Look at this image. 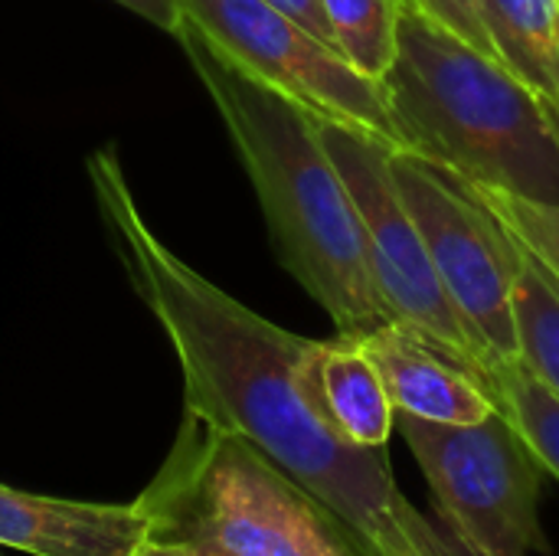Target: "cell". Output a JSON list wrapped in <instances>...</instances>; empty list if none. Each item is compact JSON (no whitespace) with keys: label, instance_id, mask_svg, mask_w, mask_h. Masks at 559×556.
Instances as JSON below:
<instances>
[{"label":"cell","instance_id":"obj_20","mask_svg":"<svg viewBox=\"0 0 559 556\" xmlns=\"http://www.w3.org/2000/svg\"><path fill=\"white\" fill-rule=\"evenodd\" d=\"M265 3H272V7H278V10H285L288 16H295L301 26H308L314 36H321L324 43H331L334 46V36H331V26H328V16H324V7H321V0H265ZM337 49V46H334Z\"/></svg>","mask_w":559,"mask_h":556},{"label":"cell","instance_id":"obj_17","mask_svg":"<svg viewBox=\"0 0 559 556\" xmlns=\"http://www.w3.org/2000/svg\"><path fill=\"white\" fill-rule=\"evenodd\" d=\"M393 518H396L406 551L413 556H491L485 554L439 505H432L429 511H419L409 498L400 495Z\"/></svg>","mask_w":559,"mask_h":556},{"label":"cell","instance_id":"obj_22","mask_svg":"<svg viewBox=\"0 0 559 556\" xmlns=\"http://www.w3.org/2000/svg\"><path fill=\"white\" fill-rule=\"evenodd\" d=\"M550 115H554V125H557L559 131V105H550Z\"/></svg>","mask_w":559,"mask_h":556},{"label":"cell","instance_id":"obj_1","mask_svg":"<svg viewBox=\"0 0 559 556\" xmlns=\"http://www.w3.org/2000/svg\"><path fill=\"white\" fill-rule=\"evenodd\" d=\"M88 180L138 295L177 354L183 413L249 442L380 551L396 541L390 456L341 439L318 413L308 387L314 341L255 315L167 249L141 216L115 147L88 157Z\"/></svg>","mask_w":559,"mask_h":556},{"label":"cell","instance_id":"obj_3","mask_svg":"<svg viewBox=\"0 0 559 556\" xmlns=\"http://www.w3.org/2000/svg\"><path fill=\"white\" fill-rule=\"evenodd\" d=\"M380 85L400 147L468 184L559 206V131L550 105L501 59L403 3L396 62Z\"/></svg>","mask_w":559,"mask_h":556},{"label":"cell","instance_id":"obj_8","mask_svg":"<svg viewBox=\"0 0 559 556\" xmlns=\"http://www.w3.org/2000/svg\"><path fill=\"white\" fill-rule=\"evenodd\" d=\"M183 20L213 39L233 62L331 118L400 147L383 85L357 72L331 43L265 0H180Z\"/></svg>","mask_w":559,"mask_h":556},{"label":"cell","instance_id":"obj_11","mask_svg":"<svg viewBox=\"0 0 559 556\" xmlns=\"http://www.w3.org/2000/svg\"><path fill=\"white\" fill-rule=\"evenodd\" d=\"M308 387L324 423L347 442L386 449L396 410L357 338L314 341L308 354Z\"/></svg>","mask_w":559,"mask_h":556},{"label":"cell","instance_id":"obj_13","mask_svg":"<svg viewBox=\"0 0 559 556\" xmlns=\"http://www.w3.org/2000/svg\"><path fill=\"white\" fill-rule=\"evenodd\" d=\"M514 321L518 360L559 397V279L524 242L514 282Z\"/></svg>","mask_w":559,"mask_h":556},{"label":"cell","instance_id":"obj_10","mask_svg":"<svg viewBox=\"0 0 559 556\" xmlns=\"http://www.w3.org/2000/svg\"><path fill=\"white\" fill-rule=\"evenodd\" d=\"M151 537L141 501L92 505L0 485V547L33 556H131Z\"/></svg>","mask_w":559,"mask_h":556},{"label":"cell","instance_id":"obj_5","mask_svg":"<svg viewBox=\"0 0 559 556\" xmlns=\"http://www.w3.org/2000/svg\"><path fill=\"white\" fill-rule=\"evenodd\" d=\"M390 174L445 292L478 338L488 364L495 367L498 360L518 357V236L468 180L416 151L393 147Z\"/></svg>","mask_w":559,"mask_h":556},{"label":"cell","instance_id":"obj_4","mask_svg":"<svg viewBox=\"0 0 559 556\" xmlns=\"http://www.w3.org/2000/svg\"><path fill=\"white\" fill-rule=\"evenodd\" d=\"M138 501L151 537L183 556H383L249 442L190 413Z\"/></svg>","mask_w":559,"mask_h":556},{"label":"cell","instance_id":"obj_16","mask_svg":"<svg viewBox=\"0 0 559 556\" xmlns=\"http://www.w3.org/2000/svg\"><path fill=\"white\" fill-rule=\"evenodd\" d=\"M472 187L501 216V223L559 279V206L534 203V200H524L495 187H478V184Z\"/></svg>","mask_w":559,"mask_h":556},{"label":"cell","instance_id":"obj_2","mask_svg":"<svg viewBox=\"0 0 559 556\" xmlns=\"http://www.w3.org/2000/svg\"><path fill=\"white\" fill-rule=\"evenodd\" d=\"M174 36L239 151L285 272L331 315L337 334L364 338L390 324L357 203L321 141L318 115L246 72L193 23L183 20Z\"/></svg>","mask_w":559,"mask_h":556},{"label":"cell","instance_id":"obj_21","mask_svg":"<svg viewBox=\"0 0 559 556\" xmlns=\"http://www.w3.org/2000/svg\"><path fill=\"white\" fill-rule=\"evenodd\" d=\"M131 556H183L177 547H170V544H160V541H154V537H147L138 551Z\"/></svg>","mask_w":559,"mask_h":556},{"label":"cell","instance_id":"obj_18","mask_svg":"<svg viewBox=\"0 0 559 556\" xmlns=\"http://www.w3.org/2000/svg\"><path fill=\"white\" fill-rule=\"evenodd\" d=\"M403 3H409L413 10H419L432 23L445 26L459 39L472 43L475 49L495 56L488 33H485V23H481V0H403Z\"/></svg>","mask_w":559,"mask_h":556},{"label":"cell","instance_id":"obj_15","mask_svg":"<svg viewBox=\"0 0 559 556\" xmlns=\"http://www.w3.org/2000/svg\"><path fill=\"white\" fill-rule=\"evenodd\" d=\"M491 393L498 410L521 429L544 469L559 478V397L518 357L491 367Z\"/></svg>","mask_w":559,"mask_h":556},{"label":"cell","instance_id":"obj_12","mask_svg":"<svg viewBox=\"0 0 559 556\" xmlns=\"http://www.w3.org/2000/svg\"><path fill=\"white\" fill-rule=\"evenodd\" d=\"M481 23L495 59L559 105V0H481Z\"/></svg>","mask_w":559,"mask_h":556},{"label":"cell","instance_id":"obj_19","mask_svg":"<svg viewBox=\"0 0 559 556\" xmlns=\"http://www.w3.org/2000/svg\"><path fill=\"white\" fill-rule=\"evenodd\" d=\"M118 7H124V10H131V13H138L141 20H147V23H154L157 29H164V33H177L180 29V23H183V7H180V0H115Z\"/></svg>","mask_w":559,"mask_h":556},{"label":"cell","instance_id":"obj_14","mask_svg":"<svg viewBox=\"0 0 559 556\" xmlns=\"http://www.w3.org/2000/svg\"><path fill=\"white\" fill-rule=\"evenodd\" d=\"M321 7L337 52L380 82L396 62L403 0H321Z\"/></svg>","mask_w":559,"mask_h":556},{"label":"cell","instance_id":"obj_6","mask_svg":"<svg viewBox=\"0 0 559 556\" xmlns=\"http://www.w3.org/2000/svg\"><path fill=\"white\" fill-rule=\"evenodd\" d=\"M321 141L337 164L360 223H364V249L373 288L390 311V321L409 328L462 367H468L475 377L488 380V357L472 334L468 321L462 318L459 305L445 292L432 256L403 206L393 174H390V151L393 144L380 141L370 131L318 118ZM495 397V393H491Z\"/></svg>","mask_w":559,"mask_h":556},{"label":"cell","instance_id":"obj_7","mask_svg":"<svg viewBox=\"0 0 559 556\" xmlns=\"http://www.w3.org/2000/svg\"><path fill=\"white\" fill-rule=\"evenodd\" d=\"M396 426L436 505L485 554L534 556L550 551L537 511L547 469L501 410L468 426L396 413Z\"/></svg>","mask_w":559,"mask_h":556},{"label":"cell","instance_id":"obj_9","mask_svg":"<svg viewBox=\"0 0 559 556\" xmlns=\"http://www.w3.org/2000/svg\"><path fill=\"white\" fill-rule=\"evenodd\" d=\"M357 341L373 360L393 410L403 416L468 426L488 419L498 410V400L481 377L396 321Z\"/></svg>","mask_w":559,"mask_h":556}]
</instances>
